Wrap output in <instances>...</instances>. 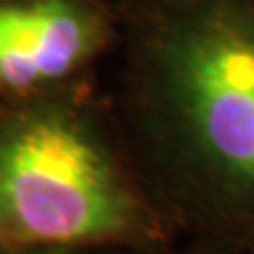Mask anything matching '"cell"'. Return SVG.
<instances>
[{
  "instance_id": "cell-5",
  "label": "cell",
  "mask_w": 254,
  "mask_h": 254,
  "mask_svg": "<svg viewBox=\"0 0 254 254\" xmlns=\"http://www.w3.org/2000/svg\"><path fill=\"white\" fill-rule=\"evenodd\" d=\"M104 254H189L179 250V247H170V250H116V252H104Z\"/></svg>"
},
{
  "instance_id": "cell-2",
  "label": "cell",
  "mask_w": 254,
  "mask_h": 254,
  "mask_svg": "<svg viewBox=\"0 0 254 254\" xmlns=\"http://www.w3.org/2000/svg\"><path fill=\"white\" fill-rule=\"evenodd\" d=\"M0 247L116 252L179 243L111 111L68 101L36 106L0 127Z\"/></svg>"
},
{
  "instance_id": "cell-1",
  "label": "cell",
  "mask_w": 254,
  "mask_h": 254,
  "mask_svg": "<svg viewBox=\"0 0 254 254\" xmlns=\"http://www.w3.org/2000/svg\"><path fill=\"white\" fill-rule=\"evenodd\" d=\"M111 111L189 254H254V0H125Z\"/></svg>"
},
{
  "instance_id": "cell-3",
  "label": "cell",
  "mask_w": 254,
  "mask_h": 254,
  "mask_svg": "<svg viewBox=\"0 0 254 254\" xmlns=\"http://www.w3.org/2000/svg\"><path fill=\"white\" fill-rule=\"evenodd\" d=\"M113 33V19L92 0L0 2V85L26 94L68 80Z\"/></svg>"
},
{
  "instance_id": "cell-4",
  "label": "cell",
  "mask_w": 254,
  "mask_h": 254,
  "mask_svg": "<svg viewBox=\"0 0 254 254\" xmlns=\"http://www.w3.org/2000/svg\"><path fill=\"white\" fill-rule=\"evenodd\" d=\"M7 254H80V250H66V247H7Z\"/></svg>"
}]
</instances>
